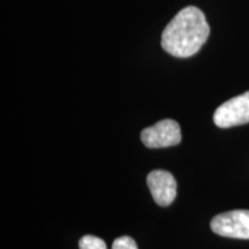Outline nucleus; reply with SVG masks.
I'll return each instance as SVG.
<instances>
[{
  "label": "nucleus",
  "mask_w": 249,
  "mask_h": 249,
  "mask_svg": "<svg viewBox=\"0 0 249 249\" xmlns=\"http://www.w3.org/2000/svg\"><path fill=\"white\" fill-rule=\"evenodd\" d=\"M210 35L203 12L195 6L182 8L161 34V48L177 58H189L200 51Z\"/></svg>",
  "instance_id": "nucleus-1"
},
{
  "label": "nucleus",
  "mask_w": 249,
  "mask_h": 249,
  "mask_svg": "<svg viewBox=\"0 0 249 249\" xmlns=\"http://www.w3.org/2000/svg\"><path fill=\"white\" fill-rule=\"evenodd\" d=\"M213 123L220 128L249 123V91L223 103L213 113Z\"/></svg>",
  "instance_id": "nucleus-2"
},
{
  "label": "nucleus",
  "mask_w": 249,
  "mask_h": 249,
  "mask_svg": "<svg viewBox=\"0 0 249 249\" xmlns=\"http://www.w3.org/2000/svg\"><path fill=\"white\" fill-rule=\"evenodd\" d=\"M210 226L218 235L249 239V210H233L217 214L211 220Z\"/></svg>",
  "instance_id": "nucleus-3"
},
{
  "label": "nucleus",
  "mask_w": 249,
  "mask_h": 249,
  "mask_svg": "<svg viewBox=\"0 0 249 249\" xmlns=\"http://www.w3.org/2000/svg\"><path fill=\"white\" fill-rule=\"evenodd\" d=\"M141 140L145 147L151 149L173 147L181 142V129L177 121L165 119L143 129Z\"/></svg>",
  "instance_id": "nucleus-4"
},
{
  "label": "nucleus",
  "mask_w": 249,
  "mask_h": 249,
  "mask_svg": "<svg viewBox=\"0 0 249 249\" xmlns=\"http://www.w3.org/2000/svg\"><path fill=\"white\" fill-rule=\"evenodd\" d=\"M147 183L156 203L167 207L177 196V181L170 172L155 170L148 174Z\"/></svg>",
  "instance_id": "nucleus-5"
},
{
  "label": "nucleus",
  "mask_w": 249,
  "mask_h": 249,
  "mask_svg": "<svg viewBox=\"0 0 249 249\" xmlns=\"http://www.w3.org/2000/svg\"><path fill=\"white\" fill-rule=\"evenodd\" d=\"M80 249H107L103 239L95 235H85L79 241Z\"/></svg>",
  "instance_id": "nucleus-6"
},
{
  "label": "nucleus",
  "mask_w": 249,
  "mask_h": 249,
  "mask_svg": "<svg viewBox=\"0 0 249 249\" xmlns=\"http://www.w3.org/2000/svg\"><path fill=\"white\" fill-rule=\"evenodd\" d=\"M112 249H139L135 240L128 235H124L117 238L113 241Z\"/></svg>",
  "instance_id": "nucleus-7"
}]
</instances>
